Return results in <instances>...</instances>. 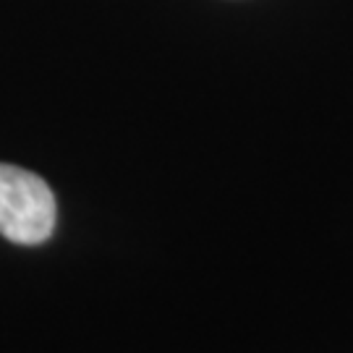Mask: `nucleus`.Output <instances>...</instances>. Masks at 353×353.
Returning <instances> with one entry per match:
<instances>
[{"instance_id":"obj_1","label":"nucleus","mask_w":353,"mask_h":353,"mask_svg":"<svg viewBox=\"0 0 353 353\" xmlns=\"http://www.w3.org/2000/svg\"><path fill=\"white\" fill-rule=\"evenodd\" d=\"M55 196L32 170L0 163V236L21 246H37L52 236Z\"/></svg>"}]
</instances>
